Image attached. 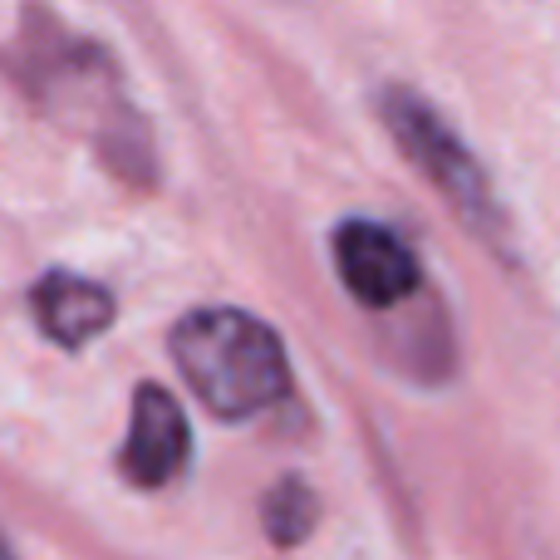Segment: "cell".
<instances>
[{
    "instance_id": "cell-1",
    "label": "cell",
    "mask_w": 560,
    "mask_h": 560,
    "mask_svg": "<svg viewBox=\"0 0 560 560\" xmlns=\"http://www.w3.org/2000/svg\"><path fill=\"white\" fill-rule=\"evenodd\" d=\"M183 384L222 423L261 418L290 394V354L276 325L242 305H197L167 329Z\"/></svg>"
},
{
    "instance_id": "cell-2",
    "label": "cell",
    "mask_w": 560,
    "mask_h": 560,
    "mask_svg": "<svg viewBox=\"0 0 560 560\" xmlns=\"http://www.w3.org/2000/svg\"><path fill=\"white\" fill-rule=\"evenodd\" d=\"M39 108L55 124H69L104 153L114 173L148 183V133L138 114L128 108L124 84L114 74V59L84 35H59V45H35V65H25V79Z\"/></svg>"
},
{
    "instance_id": "cell-3",
    "label": "cell",
    "mask_w": 560,
    "mask_h": 560,
    "mask_svg": "<svg viewBox=\"0 0 560 560\" xmlns=\"http://www.w3.org/2000/svg\"><path fill=\"white\" fill-rule=\"evenodd\" d=\"M374 104H378V118H384L388 138L404 148L413 173L443 197L447 212L482 246H492L497 256H512L506 252V212H502V202H497V187H492V177H487V167L477 163V153L457 138V128L408 84H384Z\"/></svg>"
},
{
    "instance_id": "cell-4",
    "label": "cell",
    "mask_w": 560,
    "mask_h": 560,
    "mask_svg": "<svg viewBox=\"0 0 560 560\" xmlns=\"http://www.w3.org/2000/svg\"><path fill=\"white\" fill-rule=\"evenodd\" d=\"M329 256H335L339 285L364 310H394L423 285L418 252L374 217H345L329 236Z\"/></svg>"
},
{
    "instance_id": "cell-5",
    "label": "cell",
    "mask_w": 560,
    "mask_h": 560,
    "mask_svg": "<svg viewBox=\"0 0 560 560\" xmlns=\"http://www.w3.org/2000/svg\"><path fill=\"white\" fill-rule=\"evenodd\" d=\"M192 463V423L177 394L163 384L143 378L133 388V408H128V438L118 447V477L138 492H158V487L177 482Z\"/></svg>"
},
{
    "instance_id": "cell-6",
    "label": "cell",
    "mask_w": 560,
    "mask_h": 560,
    "mask_svg": "<svg viewBox=\"0 0 560 560\" xmlns=\"http://www.w3.org/2000/svg\"><path fill=\"white\" fill-rule=\"evenodd\" d=\"M30 315H35V329L55 349H89L94 339H104L114 329L118 300L104 280L49 266L30 285Z\"/></svg>"
},
{
    "instance_id": "cell-7",
    "label": "cell",
    "mask_w": 560,
    "mask_h": 560,
    "mask_svg": "<svg viewBox=\"0 0 560 560\" xmlns=\"http://www.w3.org/2000/svg\"><path fill=\"white\" fill-rule=\"evenodd\" d=\"M315 522H319V497L300 472H285V477H276V482L266 487L261 532H266V541H271L276 551H295V546H305L310 532H315Z\"/></svg>"
}]
</instances>
